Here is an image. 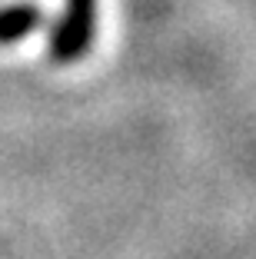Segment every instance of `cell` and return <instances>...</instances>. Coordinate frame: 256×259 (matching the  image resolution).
Masks as SVG:
<instances>
[{
    "instance_id": "1",
    "label": "cell",
    "mask_w": 256,
    "mask_h": 259,
    "mask_svg": "<svg viewBox=\"0 0 256 259\" xmlns=\"http://www.w3.org/2000/svg\"><path fill=\"white\" fill-rule=\"evenodd\" d=\"M93 27H97V0H63V14L53 23L47 54L53 63H77L93 44Z\"/></svg>"
},
{
    "instance_id": "2",
    "label": "cell",
    "mask_w": 256,
    "mask_h": 259,
    "mask_svg": "<svg viewBox=\"0 0 256 259\" xmlns=\"http://www.w3.org/2000/svg\"><path fill=\"white\" fill-rule=\"evenodd\" d=\"M47 14L33 4V0H17L0 7V44H20L30 33H37L44 27Z\"/></svg>"
}]
</instances>
